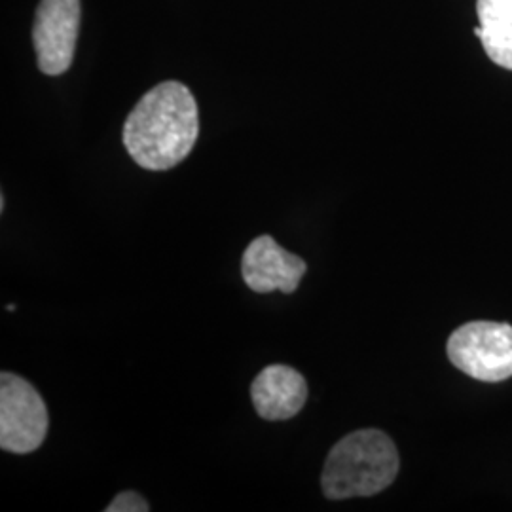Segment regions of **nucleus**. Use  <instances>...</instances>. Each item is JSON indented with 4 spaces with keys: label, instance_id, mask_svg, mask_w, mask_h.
I'll return each instance as SVG.
<instances>
[{
    "label": "nucleus",
    "instance_id": "nucleus-8",
    "mask_svg": "<svg viewBox=\"0 0 512 512\" xmlns=\"http://www.w3.org/2000/svg\"><path fill=\"white\" fill-rule=\"evenodd\" d=\"M476 37L495 65L512 71V0H478Z\"/></svg>",
    "mask_w": 512,
    "mask_h": 512
},
{
    "label": "nucleus",
    "instance_id": "nucleus-2",
    "mask_svg": "<svg viewBox=\"0 0 512 512\" xmlns=\"http://www.w3.org/2000/svg\"><path fill=\"white\" fill-rule=\"evenodd\" d=\"M399 452L385 433L363 429L349 433L330 450L321 486L329 499L380 494L399 475Z\"/></svg>",
    "mask_w": 512,
    "mask_h": 512
},
{
    "label": "nucleus",
    "instance_id": "nucleus-9",
    "mask_svg": "<svg viewBox=\"0 0 512 512\" xmlns=\"http://www.w3.org/2000/svg\"><path fill=\"white\" fill-rule=\"evenodd\" d=\"M148 509L150 507H148L145 497L128 490V492L116 495L105 512H147Z\"/></svg>",
    "mask_w": 512,
    "mask_h": 512
},
{
    "label": "nucleus",
    "instance_id": "nucleus-1",
    "mask_svg": "<svg viewBox=\"0 0 512 512\" xmlns=\"http://www.w3.org/2000/svg\"><path fill=\"white\" fill-rule=\"evenodd\" d=\"M200 135L198 105L192 92L175 80L158 84L129 112L124 145L135 164L167 171L192 152Z\"/></svg>",
    "mask_w": 512,
    "mask_h": 512
},
{
    "label": "nucleus",
    "instance_id": "nucleus-3",
    "mask_svg": "<svg viewBox=\"0 0 512 512\" xmlns=\"http://www.w3.org/2000/svg\"><path fill=\"white\" fill-rule=\"evenodd\" d=\"M448 359L480 382H503L512 376V327L494 321H473L448 340Z\"/></svg>",
    "mask_w": 512,
    "mask_h": 512
},
{
    "label": "nucleus",
    "instance_id": "nucleus-6",
    "mask_svg": "<svg viewBox=\"0 0 512 512\" xmlns=\"http://www.w3.org/2000/svg\"><path fill=\"white\" fill-rule=\"evenodd\" d=\"M306 270V260L285 251L272 236L253 239L241 258V275L245 285L260 294L272 291L294 293Z\"/></svg>",
    "mask_w": 512,
    "mask_h": 512
},
{
    "label": "nucleus",
    "instance_id": "nucleus-7",
    "mask_svg": "<svg viewBox=\"0 0 512 512\" xmlns=\"http://www.w3.org/2000/svg\"><path fill=\"white\" fill-rule=\"evenodd\" d=\"M304 376L287 365L266 366L251 385L256 414L268 421L294 418L308 401Z\"/></svg>",
    "mask_w": 512,
    "mask_h": 512
},
{
    "label": "nucleus",
    "instance_id": "nucleus-4",
    "mask_svg": "<svg viewBox=\"0 0 512 512\" xmlns=\"http://www.w3.org/2000/svg\"><path fill=\"white\" fill-rule=\"evenodd\" d=\"M50 416L37 389L12 372L0 374V448L31 454L48 435Z\"/></svg>",
    "mask_w": 512,
    "mask_h": 512
},
{
    "label": "nucleus",
    "instance_id": "nucleus-5",
    "mask_svg": "<svg viewBox=\"0 0 512 512\" xmlns=\"http://www.w3.org/2000/svg\"><path fill=\"white\" fill-rule=\"evenodd\" d=\"M80 19V0H40L33 42L42 73L59 76L71 69Z\"/></svg>",
    "mask_w": 512,
    "mask_h": 512
}]
</instances>
